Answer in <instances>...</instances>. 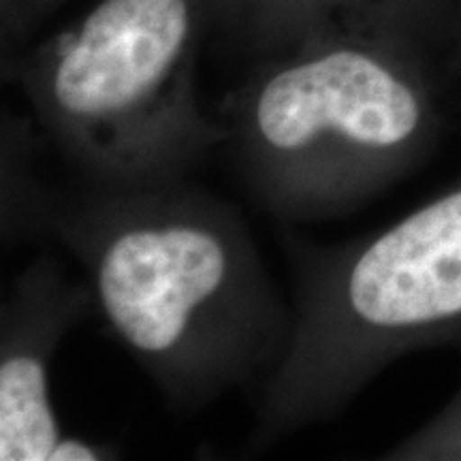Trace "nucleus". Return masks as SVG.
I'll use <instances>...</instances> for the list:
<instances>
[{"label": "nucleus", "instance_id": "nucleus-5", "mask_svg": "<svg viewBox=\"0 0 461 461\" xmlns=\"http://www.w3.org/2000/svg\"><path fill=\"white\" fill-rule=\"evenodd\" d=\"M95 308L88 282L41 252L11 282L0 310V459L54 461L67 431L50 395V370L67 331Z\"/></svg>", "mask_w": 461, "mask_h": 461}, {"label": "nucleus", "instance_id": "nucleus-6", "mask_svg": "<svg viewBox=\"0 0 461 461\" xmlns=\"http://www.w3.org/2000/svg\"><path fill=\"white\" fill-rule=\"evenodd\" d=\"M455 0H214V22L265 56L339 24H384L447 43Z\"/></svg>", "mask_w": 461, "mask_h": 461}, {"label": "nucleus", "instance_id": "nucleus-2", "mask_svg": "<svg viewBox=\"0 0 461 461\" xmlns=\"http://www.w3.org/2000/svg\"><path fill=\"white\" fill-rule=\"evenodd\" d=\"M436 45L384 24H339L265 56L222 124L246 186L282 222L348 214L402 180L445 126Z\"/></svg>", "mask_w": 461, "mask_h": 461}, {"label": "nucleus", "instance_id": "nucleus-3", "mask_svg": "<svg viewBox=\"0 0 461 461\" xmlns=\"http://www.w3.org/2000/svg\"><path fill=\"white\" fill-rule=\"evenodd\" d=\"M288 250L295 321L261 387L257 448L333 419L403 355L461 342V177L378 233Z\"/></svg>", "mask_w": 461, "mask_h": 461}, {"label": "nucleus", "instance_id": "nucleus-4", "mask_svg": "<svg viewBox=\"0 0 461 461\" xmlns=\"http://www.w3.org/2000/svg\"><path fill=\"white\" fill-rule=\"evenodd\" d=\"M212 22L214 0H96L9 71L86 182L177 180L227 143L194 90Z\"/></svg>", "mask_w": 461, "mask_h": 461}, {"label": "nucleus", "instance_id": "nucleus-8", "mask_svg": "<svg viewBox=\"0 0 461 461\" xmlns=\"http://www.w3.org/2000/svg\"><path fill=\"white\" fill-rule=\"evenodd\" d=\"M67 0H0L3 9V32L26 34L43 17L54 14Z\"/></svg>", "mask_w": 461, "mask_h": 461}, {"label": "nucleus", "instance_id": "nucleus-1", "mask_svg": "<svg viewBox=\"0 0 461 461\" xmlns=\"http://www.w3.org/2000/svg\"><path fill=\"white\" fill-rule=\"evenodd\" d=\"M9 167L5 230L43 233L77 258L107 330L176 411L267 383L295 314L233 205L186 177L58 193Z\"/></svg>", "mask_w": 461, "mask_h": 461}, {"label": "nucleus", "instance_id": "nucleus-7", "mask_svg": "<svg viewBox=\"0 0 461 461\" xmlns=\"http://www.w3.org/2000/svg\"><path fill=\"white\" fill-rule=\"evenodd\" d=\"M384 457L403 461H461V389L434 419L391 448Z\"/></svg>", "mask_w": 461, "mask_h": 461}, {"label": "nucleus", "instance_id": "nucleus-9", "mask_svg": "<svg viewBox=\"0 0 461 461\" xmlns=\"http://www.w3.org/2000/svg\"><path fill=\"white\" fill-rule=\"evenodd\" d=\"M113 457H118V451L113 447L86 440V438L73 434H67L54 453V461H99Z\"/></svg>", "mask_w": 461, "mask_h": 461}, {"label": "nucleus", "instance_id": "nucleus-10", "mask_svg": "<svg viewBox=\"0 0 461 461\" xmlns=\"http://www.w3.org/2000/svg\"><path fill=\"white\" fill-rule=\"evenodd\" d=\"M447 65L455 77L461 79V0H455L447 32Z\"/></svg>", "mask_w": 461, "mask_h": 461}]
</instances>
